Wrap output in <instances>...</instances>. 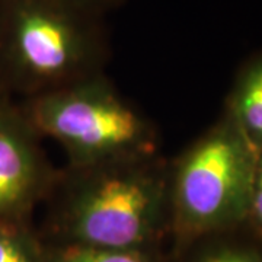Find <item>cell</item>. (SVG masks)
<instances>
[{
  "label": "cell",
  "mask_w": 262,
  "mask_h": 262,
  "mask_svg": "<svg viewBox=\"0 0 262 262\" xmlns=\"http://www.w3.org/2000/svg\"><path fill=\"white\" fill-rule=\"evenodd\" d=\"M96 16L66 0H0V80L35 96L99 75Z\"/></svg>",
  "instance_id": "2"
},
{
  "label": "cell",
  "mask_w": 262,
  "mask_h": 262,
  "mask_svg": "<svg viewBox=\"0 0 262 262\" xmlns=\"http://www.w3.org/2000/svg\"><path fill=\"white\" fill-rule=\"evenodd\" d=\"M204 262H258L251 253L241 251H222L208 256Z\"/></svg>",
  "instance_id": "11"
},
{
  "label": "cell",
  "mask_w": 262,
  "mask_h": 262,
  "mask_svg": "<svg viewBox=\"0 0 262 262\" xmlns=\"http://www.w3.org/2000/svg\"><path fill=\"white\" fill-rule=\"evenodd\" d=\"M48 178L38 133L22 110L0 99V220L24 219Z\"/></svg>",
  "instance_id": "5"
},
{
  "label": "cell",
  "mask_w": 262,
  "mask_h": 262,
  "mask_svg": "<svg viewBox=\"0 0 262 262\" xmlns=\"http://www.w3.org/2000/svg\"><path fill=\"white\" fill-rule=\"evenodd\" d=\"M57 262H149L143 251H117L72 245L60 253Z\"/></svg>",
  "instance_id": "8"
},
{
  "label": "cell",
  "mask_w": 262,
  "mask_h": 262,
  "mask_svg": "<svg viewBox=\"0 0 262 262\" xmlns=\"http://www.w3.org/2000/svg\"><path fill=\"white\" fill-rule=\"evenodd\" d=\"M0 262H42L24 219L0 220Z\"/></svg>",
  "instance_id": "7"
},
{
  "label": "cell",
  "mask_w": 262,
  "mask_h": 262,
  "mask_svg": "<svg viewBox=\"0 0 262 262\" xmlns=\"http://www.w3.org/2000/svg\"><path fill=\"white\" fill-rule=\"evenodd\" d=\"M60 210L73 245L141 251L170 215V177L153 156L75 169Z\"/></svg>",
  "instance_id": "1"
},
{
  "label": "cell",
  "mask_w": 262,
  "mask_h": 262,
  "mask_svg": "<svg viewBox=\"0 0 262 262\" xmlns=\"http://www.w3.org/2000/svg\"><path fill=\"white\" fill-rule=\"evenodd\" d=\"M66 2L73 5L77 9L83 10L86 13L98 16V13H101L102 10L108 9L110 6L118 3L120 0H66Z\"/></svg>",
  "instance_id": "10"
},
{
  "label": "cell",
  "mask_w": 262,
  "mask_h": 262,
  "mask_svg": "<svg viewBox=\"0 0 262 262\" xmlns=\"http://www.w3.org/2000/svg\"><path fill=\"white\" fill-rule=\"evenodd\" d=\"M230 117L256 153H262V53L252 57L237 76Z\"/></svg>",
  "instance_id": "6"
},
{
  "label": "cell",
  "mask_w": 262,
  "mask_h": 262,
  "mask_svg": "<svg viewBox=\"0 0 262 262\" xmlns=\"http://www.w3.org/2000/svg\"><path fill=\"white\" fill-rule=\"evenodd\" d=\"M249 214H252L253 219L258 222V225L262 226V153L256 155V162H255Z\"/></svg>",
  "instance_id": "9"
},
{
  "label": "cell",
  "mask_w": 262,
  "mask_h": 262,
  "mask_svg": "<svg viewBox=\"0 0 262 262\" xmlns=\"http://www.w3.org/2000/svg\"><path fill=\"white\" fill-rule=\"evenodd\" d=\"M256 155L230 115L188 150L170 177L179 230L203 233L249 214Z\"/></svg>",
  "instance_id": "4"
},
{
  "label": "cell",
  "mask_w": 262,
  "mask_h": 262,
  "mask_svg": "<svg viewBox=\"0 0 262 262\" xmlns=\"http://www.w3.org/2000/svg\"><path fill=\"white\" fill-rule=\"evenodd\" d=\"M22 111L64 149L73 169L156 155L153 127L99 75L35 95Z\"/></svg>",
  "instance_id": "3"
}]
</instances>
